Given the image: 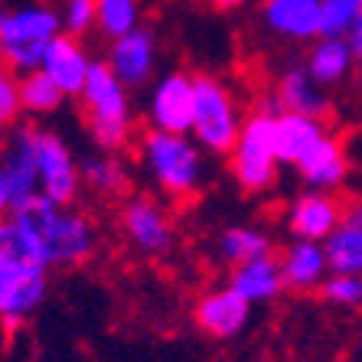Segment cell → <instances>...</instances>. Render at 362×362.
<instances>
[{
  "label": "cell",
  "instance_id": "cell-1",
  "mask_svg": "<svg viewBox=\"0 0 362 362\" xmlns=\"http://www.w3.org/2000/svg\"><path fill=\"white\" fill-rule=\"evenodd\" d=\"M127 85L115 76L108 62H92L82 92V115L92 131V141L101 151H121L131 137V105H127Z\"/></svg>",
  "mask_w": 362,
  "mask_h": 362
},
{
  "label": "cell",
  "instance_id": "cell-2",
  "mask_svg": "<svg viewBox=\"0 0 362 362\" xmlns=\"http://www.w3.org/2000/svg\"><path fill=\"white\" fill-rule=\"evenodd\" d=\"M62 30V17L46 4L0 10V59L17 72L40 69L46 46Z\"/></svg>",
  "mask_w": 362,
  "mask_h": 362
},
{
  "label": "cell",
  "instance_id": "cell-3",
  "mask_svg": "<svg viewBox=\"0 0 362 362\" xmlns=\"http://www.w3.org/2000/svg\"><path fill=\"white\" fill-rule=\"evenodd\" d=\"M141 160L170 199H189L199 189L202 163L196 144L186 134H170L151 127L141 137Z\"/></svg>",
  "mask_w": 362,
  "mask_h": 362
},
{
  "label": "cell",
  "instance_id": "cell-4",
  "mask_svg": "<svg viewBox=\"0 0 362 362\" xmlns=\"http://www.w3.org/2000/svg\"><path fill=\"white\" fill-rule=\"evenodd\" d=\"M242 111L235 95L216 76H196V105H193V131L196 141L212 153H232L242 134Z\"/></svg>",
  "mask_w": 362,
  "mask_h": 362
},
{
  "label": "cell",
  "instance_id": "cell-5",
  "mask_svg": "<svg viewBox=\"0 0 362 362\" xmlns=\"http://www.w3.org/2000/svg\"><path fill=\"white\" fill-rule=\"evenodd\" d=\"M274 118L268 111H255L245 118L242 134L232 147V177L245 193H264L278 180V151H274Z\"/></svg>",
  "mask_w": 362,
  "mask_h": 362
},
{
  "label": "cell",
  "instance_id": "cell-6",
  "mask_svg": "<svg viewBox=\"0 0 362 362\" xmlns=\"http://www.w3.org/2000/svg\"><path fill=\"white\" fill-rule=\"evenodd\" d=\"M33 144H36V167H40V193L49 196L59 206H69L76 199L78 180H82V170H76L72 151L52 131H33Z\"/></svg>",
  "mask_w": 362,
  "mask_h": 362
},
{
  "label": "cell",
  "instance_id": "cell-7",
  "mask_svg": "<svg viewBox=\"0 0 362 362\" xmlns=\"http://www.w3.org/2000/svg\"><path fill=\"white\" fill-rule=\"evenodd\" d=\"M193 105H196V76L170 72L157 82L147 101V115L157 131L189 134L193 131Z\"/></svg>",
  "mask_w": 362,
  "mask_h": 362
},
{
  "label": "cell",
  "instance_id": "cell-8",
  "mask_svg": "<svg viewBox=\"0 0 362 362\" xmlns=\"http://www.w3.org/2000/svg\"><path fill=\"white\" fill-rule=\"evenodd\" d=\"M46 297L42 264H0V323L20 327Z\"/></svg>",
  "mask_w": 362,
  "mask_h": 362
},
{
  "label": "cell",
  "instance_id": "cell-9",
  "mask_svg": "<svg viewBox=\"0 0 362 362\" xmlns=\"http://www.w3.org/2000/svg\"><path fill=\"white\" fill-rule=\"evenodd\" d=\"M121 226L137 252L163 255L173 245V222L153 196H131L121 209Z\"/></svg>",
  "mask_w": 362,
  "mask_h": 362
},
{
  "label": "cell",
  "instance_id": "cell-10",
  "mask_svg": "<svg viewBox=\"0 0 362 362\" xmlns=\"http://www.w3.org/2000/svg\"><path fill=\"white\" fill-rule=\"evenodd\" d=\"M252 317V300H245L235 287H219V291H206L193 307L196 327L212 339H232L248 327Z\"/></svg>",
  "mask_w": 362,
  "mask_h": 362
},
{
  "label": "cell",
  "instance_id": "cell-11",
  "mask_svg": "<svg viewBox=\"0 0 362 362\" xmlns=\"http://www.w3.org/2000/svg\"><path fill=\"white\" fill-rule=\"evenodd\" d=\"M346 202H339L329 189H307L297 196L287 209V228L297 238H310V242H327L343 222Z\"/></svg>",
  "mask_w": 362,
  "mask_h": 362
},
{
  "label": "cell",
  "instance_id": "cell-12",
  "mask_svg": "<svg viewBox=\"0 0 362 362\" xmlns=\"http://www.w3.org/2000/svg\"><path fill=\"white\" fill-rule=\"evenodd\" d=\"M95 228L92 222L72 212L69 206H62L56 222H52V232L46 238V258L49 264H82L85 258H92L95 252Z\"/></svg>",
  "mask_w": 362,
  "mask_h": 362
},
{
  "label": "cell",
  "instance_id": "cell-13",
  "mask_svg": "<svg viewBox=\"0 0 362 362\" xmlns=\"http://www.w3.org/2000/svg\"><path fill=\"white\" fill-rule=\"evenodd\" d=\"M40 69L52 78V82L59 85L62 92L76 98V95L82 92L85 78H88L92 59H88L85 46L78 42V36H72V33H59L56 40L49 42V46H46V56H42Z\"/></svg>",
  "mask_w": 362,
  "mask_h": 362
},
{
  "label": "cell",
  "instance_id": "cell-14",
  "mask_svg": "<svg viewBox=\"0 0 362 362\" xmlns=\"http://www.w3.org/2000/svg\"><path fill=\"white\" fill-rule=\"evenodd\" d=\"M33 131L36 127H23L10 137V144L4 147V177L10 183L13 193V209L23 206L26 199H33L40 193V167H36V144H33Z\"/></svg>",
  "mask_w": 362,
  "mask_h": 362
},
{
  "label": "cell",
  "instance_id": "cell-15",
  "mask_svg": "<svg viewBox=\"0 0 362 362\" xmlns=\"http://www.w3.org/2000/svg\"><path fill=\"white\" fill-rule=\"evenodd\" d=\"M346 170H349L346 147H343V141L333 134H323L320 141L297 160V173H300V180L310 186V189H337L346 180Z\"/></svg>",
  "mask_w": 362,
  "mask_h": 362
},
{
  "label": "cell",
  "instance_id": "cell-16",
  "mask_svg": "<svg viewBox=\"0 0 362 362\" xmlns=\"http://www.w3.org/2000/svg\"><path fill=\"white\" fill-rule=\"evenodd\" d=\"M108 66L115 69V76L127 85V88H137L151 78L153 72V36L147 30H131V33L118 36L111 42V56Z\"/></svg>",
  "mask_w": 362,
  "mask_h": 362
},
{
  "label": "cell",
  "instance_id": "cell-17",
  "mask_svg": "<svg viewBox=\"0 0 362 362\" xmlns=\"http://www.w3.org/2000/svg\"><path fill=\"white\" fill-rule=\"evenodd\" d=\"M264 20L278 36L287 40H313L320 36L323 0H268Z\"/></svg>",
  "mask_w": 362,
  "mask_h": 362
},
{
  "label": "cell",
  "instance_id": "cell-18",
  "mask_svg": "<svg viewBox=\"0 0 362 362\" xmlns=\"http://www.w3.org/2000/svg\"><path fill=\"white\" fill-rule=\"evenodd\" d=\"M323 134H327L323 118L300 115V111H281L278 118H274V151H278V160L297 167V160H300L303 153L310 151Z\"/></svg>",
  "mask_w": 362,
  "mask_h": 362
},
{
  "label": "cell",
  "instance_id": "cell-19",
  "mask_svg": "<svg viewBox=\"0 0 362 362\" xmlns=\"http://www.w3.org/2000/svg\"><path fill=\"white\" fill-rule=\"evenodd\" d=\"M329 271L327 248L310 238H297L284 255H281V274L291 291H313L320 287Z\"/></svg>",
  "mask_w": 362,
  "mask_h": 362
},
{
  "label": "cell",
  "instance_id": "cell-20",
  "mask_svg": "<svg viewBox=\"0 0 362 362\" xmlns=\"http://www.w3.org/2000/svg\"><path fill=\"white\" fill-rule=\"evenodd\" d=\"M228 284L252 303L274 300V297L287 287L284 274H281V258H274V255H262V258H252V262H245V264H235Z\"/></svg>",
  "mask_w": 362,
  "mask_h": 362
},
{
  "label": "cell",
  "instance_id": "cell-21",
  "mask_svg": "<svg viewBox=\"0 0 362 362\" xmlns=\"http://www.w3.org/2000/svg\"><path fill=\"white\" fill-rule=\"evenodd\" d=\"M284 105V111H300V115H313V118H327L329 101L323 95V85L303 69H287L278 78V92H274Z\"/></svg>",
  "mask_w": 362,
  "mask_h": 362
},
{
  "label": "cell",
  "instance_id": "cell-22",
  "mask_svg": "<svg viewBox=\"0 0 362 362\" xmlns=\"http://www.w3.org/2000/svg\"><path fill=\"white\" fill-rule=\"evenodd\" d=\"M353 62H356V52L346 36H320L317 46L310 49L307 72H310L323 88H329V85H339L353 72Z\"/></svg>",
  "mask_w": 362,
  "mask_h": 362
},
{
  "label": "cell",
  "instance_id": "cell-23",
  "mask_svg": "<svg viewBox=\"0 0 362 362\" xmlns=\"http://www.w3.org/2000/svg\"><path fill=\"white\" fill-rule=\"evenodd\" d=\"M219 255L228 264H245V262H252V258L271 255V238L264 235L262 228H252V226L226 228L219 238Z\"/></svg>",
  "mask_w": 362,
  "mask_h": 362
},
{
  "label": "cell",
  "instance_id": "cell-24",
  "mask_svg": "<svg viewBox=\"0 0 362 362\" xmlns=\"http://www.w3.org/2000/svg\"><path fill=\"white\" fill-rule=\"evenodd\" d=\"M323 248H327L329 271L362 274V232H356L353 226L339 222V228L323 242Z\"/></svg>",
  "mask_w": 362,
  "mask_h": 362
},
{
  "label": "cell",
  "instance_id": "cell-25",
  "mask_svg": "<svg viewBox=\"0 0 362 362\" xmlns=\"http://www.w3.org/2000/svg\"><path fill=\"white\" fill-rule=\"evenodd\" d=\"M20 98H23V111H33V115H49L62 105V98H69L59 85L52 82L42 69H30L23 78H20Z\"/></svg>",
  "mask_w": 362,
  "mask_h": 362
},
{
  "label": "cell",
  "instance_id": "cell-26",
  "mask_svg": "<svg viewBox=\"0 0 362 362\" xmlns=\"http://www.w3.org/2000/svg\"><path fill=\"white\" fill-rule=\"evenodd\" d=\"M0 264H42L40 252L33 248V242L26 238V232L17 226L13 216H4L0 219Z\"/></svg>",
  "mask_w": 362,
  "mask_h": 362
},
{
  "label": "cell",
  "instance_id": "cell-27",
  "mask_svg": "<svg viewBox=\"0 0 362 362\" xmlns=\"http://www.w3.org/2000/svg\"><path fill=\"white\" fill-rule=\"evenodd\" d=\"M82 180L98 193H124L127 189V170L115 157H85L82 163Z\"/></svg>",
  "mask_w": 362,
  "mask_h": 362
},
{
  "label": "cell",
  "instance_id": "cell-28",
  "mask_svg": "<svg viewBox=\"0 0 362 362\" xmlns=\"http://www.w3.org/2000/svg\"><path fill=\"white\" fill-rule=\"evenodd\" d=\"M137 20H141L137 0H98V26L111 40L137 30Z\"/></svg>",
  "mask_w": 362,
  "mask_h": 362
},
{
  "label": "cell",
  "instance_id": "cell-29",
  "mask_svg": "<svg viewBox=\"0 0 362 362\" xmlns=\"http://www.w3.org/2000/svg\"><path fill=\"white\" fill-rule=\"evenodd\" d=\"M323 300L337 303V307H362V274H339L333 271L320 284Z\"/></svg>",
  "mask_w": 362,
  "mask_h": 362
},
{
  "label": "cell",
  "instance_id": "cell-30",
  "mask_svg": "<svg viewBox=\"0 0 362 362\" xmlns=\"http://www.w3.org/2000/svg\"><path fill=\"white\" fill-rule=\"evenodd\" d=\"M20 111H23V98H20V76H17V69L7 66V62L0 59V127L13 124Z\"/></svg>",
  "mask_w": 362,
  "mask_h": 362
},
{
  "label": "cell",
  "instance_id": "cell-31",
  "mask_svg": "<svg viewBox=\"0 0 362 362\" xmlns=\"http://www.w3.org/2000/svg\"><path fill=\"white\" fill-rule=\"evenodd\" d=\"M92 26H98V0H66L62 30L72 36H85Z\"/></svg>",
  "mask_w": 362,
  "mask_h": 362
},
{
  "label": "cell",
  "instance_id": "cell-32",
  "mask_svg": "<svg viewBox=\"0 0 362 362\" xmlns=\"http://www.w3.org/2000/svg\"><path fill=\"white\" fill-rule=\"evenodd\" d=\"M359 10L343 7V4H323V23H320V36H346L353 26Z\"/></svg>",
  "mask_w": 362,
  "mask_h": 362
},
{
  "label": "cell",
  "instance_id": "cell-33",
  "mask_svg": "<svg viewBox=\"0 0 362 362\" xmlns=\"http://www.w3.org/2000/svg\"><path fill=\"white\" fill-rule=\"evenodd\" d=\"M343 222H346V226H353L356 232H362V199L346 202V209H343Z\"/></svg>",
  "mask_w": 362,
  "mask_h": 362
},
{
  "label": "cell",
  "instance_id": "cell-34",
  "mask_svg": "<svg viewBox=\"0 0 362 362\" xmlns=\"http://www.w3.org/2000/svg\"><path fill=\"white\" fill-rule=\"evenodd\" d=\"M346 40H349V46H353L356 59H362V10L356 13L353 26H349V33H346Z\"/></svg>",
  "mask_w": 362,
  "mask_h": 362
},
{
  "label": "cell",
  "instance_id": "cell-35",
  "mask_svg": "<svg viewBox=\"0 0 362 362\" xmlns=\"http://www.w3.org/2000/svg\"><path fill=\"white\" fill-rule=\"evenodd\" d=\"M13 212V193H10V183L4 177V170H0V219Z\"/></svg>",
  "mask_w": 362,
  "mask_h": 362
},
{
  "label": "cell",
  "instance_id": "cell-36",
  "mask_svg": "<svg viewBox=\"0 0 362 362\" xmlns=\"http://www.w3.org/2000/svg\"><path fill=\"white\" fill-rule=\"evenodd\" d=\"M216 10H238L245 4V0H209Z\"/></svg>",
  "mask_w": 362,
  "mask_h": 362
},
{
  "label": "cell",
  "instance_id": "cell-37",
  "mask_svg": "<svg viewBox=\"0 0 362 362\" xmlns=\"http://www.w3.org/2000/svg\"><path fill=\"white\" fill-rule=\"evenodd\" d=\"M323 4H343V7H353V10H362V0H323Z\"/></svg>",
  "mask_w": 362,
  "mask_h": 362
},
{
  "label": "cell",
  "instance_id": "cell-38",
  "mask_svg": "<svg viewBox=\"0 0 362 362\" xmlns=\"http://www.w3.org/2000/svg\"><path fill=\"white\" fill-rule=\"evenodd\" d=\"M359 78H362V59H359Z\"/></svg>",
  "mask_w": 362,
  "mask_h": 362
}]
</instances>
